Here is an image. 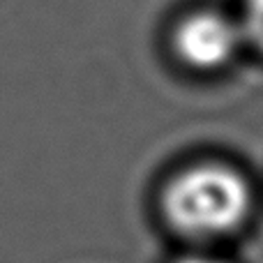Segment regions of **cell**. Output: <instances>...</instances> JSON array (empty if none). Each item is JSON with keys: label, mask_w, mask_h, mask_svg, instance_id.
<instances>
[{"label": "cell", "mask_w": 263, "mask_h": 263, "mask_svg": "<svg viewBox=\"0 0 263 263\" xmlns=\"http://www.w3.org/2000/svg\"><path fill=\"white\" fill-rule=\"evenodd\" d=\"M252 205L250 185L219 164L182 171L164 192L166 219L190 238H217L245 222Z\"/></svg>", "instance_id": "obj_1"}, {"label": "cell", "mask_w": 263, "mask_h": 263, "mask_svg": "<svg viewBox=\"0 0 263 263\" xmlns=\"http://www.w3.org/2000/svg\"><path fill=\"white\" fill-rule=\"evenodd\" d=\"M242 28L217 12H196L187 16L176 30V51L190 67H222L236 53Z\"/></svg>", "instance_id": "obj_2"}, {"label": "cell", "mask_w": 263, "mask_h": 263, "mask_svg": "<svg viewBox=\"0 0 263 263\" xmlns=\"http://www.w3.org/2000/svg\"><path fill=\"white\" fill-rule=\"evenodd\" d=\"M242 32L263 51V0H245Z\"/></svg>", "instance_id": "obj_3"}, {"label": "cell", "mask_w": 263, "mask_h": 263, "mask_svg": "<svg viewBox=\"0 0 263 263\" xmlns=\"http://www.w3.org/2000/svg\"><path fill=\"white\" fill-rule=\"evenodd\" d=\"M176 263H222V261L210 259V256H185V259H180Z\"/></svg>", "instance_id": "obj_4"}]
</instances>
